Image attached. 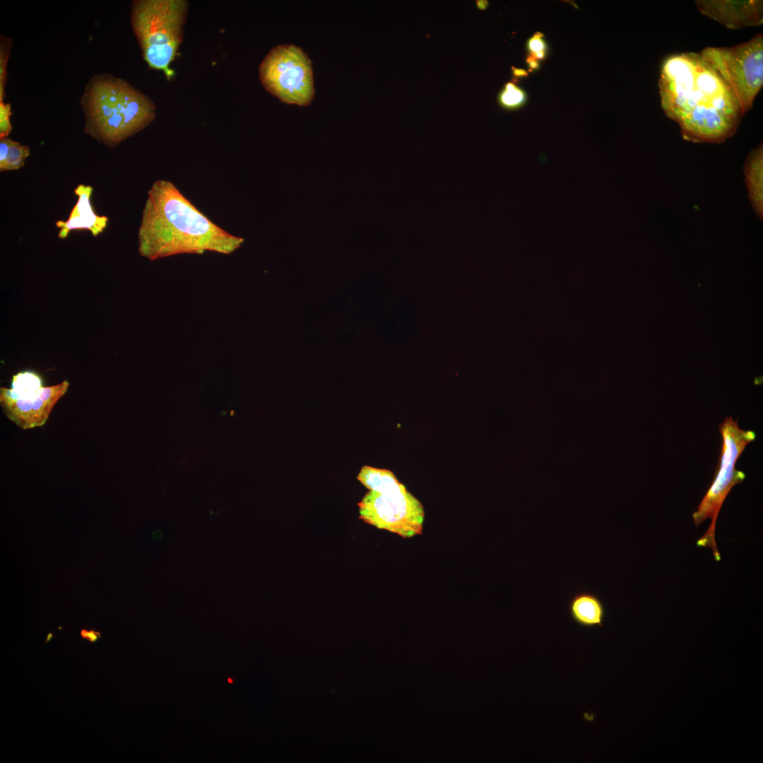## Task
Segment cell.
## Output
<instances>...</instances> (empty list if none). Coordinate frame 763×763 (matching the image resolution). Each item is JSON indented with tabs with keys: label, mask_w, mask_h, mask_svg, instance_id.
<instances>
[{
	"label": "cell",
	"mask_w": 763,
	"mask_h": 763,
	"mask_svg": "<svg viewBox=\"0 0 763 763\" xmlns=\"http://www.w3.org/2000/svg\"><path fill=\"white\" fill-rule=\"evenodd\" d=\"M569 611L574 621L582 627L603 625L604 605L596 595L589 591L574 593L569 600Z\"/></svg>",
	"instance_id": "cell-12"
},
{
	"label": "cell",
	"mask_w": 763,
	"mask_h": 763,
	"mask_svg": "<svg viewBox=\"0 0 763 763\" xmlns=\"http://www.w3.org/2000/svg\"><path fill=\"white\" fill-rule=\"evenodd\" d=\"M661 107L685 140L720 143L745 114L733 92L700 52L667 57L658 81Z\"/></svg>",
	"instance_id": "cell-1"
},
{
	"label": "cell",
	"mask_w": 763,
	"mask_h": 763,
	"mask_svg": "<svg viewBox=\"0 0 763 763\" xmlns=\"http://www.w3.org/2000/svg\"><path fill=\"white\" fill-rule=\"evenodd\" d=\"M700 54L731 88L743 113L748 112L763 85L762 34L731 47H706Z\"/></svg>",
	"instance_id": "cell-6"
},
{
	"label": "cell",
	"mask_w": 763,
	"mask_h": 763,
	"mask_svg": "<svg viewBox=\"0 0 763 763\" xmlns=\"http://www.w3.org/2000/svg\"><path fill=\"white\" fill-rule=\"evenodd\" d=\"M259 78L264 87L280 101L309 105L314 95L312 62L301 47L280 45L261 61Z\"/></svg>",
	"instance_id": "cell-8"
},
{
	"label": "cell",
	"mask_w": 763,
	"mask_h": 763,
	"mask_svg": "<svg viewBox=\"0 0 763 763\" xmlns=\"http://www.w3.org/2000/svg\"><path fill=\"white\" fill-rule=\"evenodd\" d=\"M526 100L525 92L511 82L507 83L499 95L500 105L507 109L519 108Z\"/></svg>",
	"instance_id": "cell-15"
},
{
	"label": "cell",
	"mask_w": 763,
	"mask_h": 763,
	"mask_svg": "<svg viewBox=\"0 0 763 763\" xmlns=\"http://www.w3.org/2000/svg\"><path fill=\"white\" fill-rule=\"evenodd\" d=\"M488 2L487 1H478L477 6L479 9H485L487 6Z\"/></svg>",
	"instance_id": "cell-22"
},
{
	"label": "cell",
	"mask_w": 763,
	"mask_h": 763,
	"mask_svg": "<svg viewBox=\"0 0 763 763\" xmlns=\"http://www.w3.org/2000/svg\"><path fill=\"white\" fill-rule=\"evenodd\" d=\"M189 4L185 0H136L131 9L134 33L143 59L170 79V68L182 42Z\"/></svg>",
	"instance_id": "cell-4"
},
{
	"label": "cell",
	"mask_w": 763,
	"mask_h": 763,
	"mask_svg": "<svg viewBox=\"0 0 763 763\" xmlns=\"http://www.w3.org/2000/svg\"><path fill=\"white\" fill-rule=\"evenodd\" d=\"M69 383L66 380L37 391L11 394L4 387L0 389V403L6 416L19 427L27 430L43 425L56 403L66 394Z\"/></svg>",
	"instance_id": "cell-9"
},
{
	"label": "cell",
	"mask_w": 763,
	"mask_h": 763,
	"mask_svg": "<svg viewBox=\"0 0 763 763\" xmlns=\"http://www.w3.org/2000/svg\"><path fill=\"white\" fill-rule=\"evenodd\" d=\"M695 5L703 15L730 29L757 26L763 22L760 0H698Z\"/></svg>",
	"instance_id": "cell-10"
},
{
	"label": "cell",
	"mask_w": 763,
	"mask_h": 763,
	"mask_svg": "<svg viewBox=\"0 0 763 763\" xmlns=\"http://www.w3.org/2000/svg\"><path fill=\"white\" fill-rule=\"evenodd\" d=\"M543 37V33L537 32L527 42V48L530 55L538 60L543 59L546 55L547 46Z\"/></svg>",
	"instance_id": "cell-16"
},
{
	"label": "cell",
	"mask_w": 763,
	"mask_h": 763,
	"mask_svg": "<svg viewBox=\"0 0 763 763\" xmlns=\"http://www.w3.org/2000/svg\"><path fill=\"white\" fill-rule=\"evenodd\" d=\"M762 143L753 149L747 155L744 164V173L748 196L752 206L757 216L762 219Z\"/></svg>",
	"instance_id": "cell-13"
},
{
	"label": "cell",
	"mask_w": 763,
	"mask_h": 763,
	"mask_svg": "<svg viewBox=\"0 0 763 763\" xmlns=\"http://www.w3.org/2000/svg\"><path fill=\"white\" fill-rule=\"evenodd\" d=\"M512 73L514 77H524L528 76V72L524 69L512 67Z\"/></svg>",
	"instance_id": "cell-21"
},
{
	"label": "cell",
	"mask_w": 763,
	"mask_h": 763,
	"mask_svg": "<svg viewBox=\"0 0 763 763\" xmlns=\"http://www.w3.org/2000/svg\"><path fill=\"white\" fill-rule=\"evenodd\" d=\"M80 634L83 639H86L92 643L96 642L101 637L100 632L94 629L88 630L86 629H82L81 630Z\"/></svg>",
	"instance_id": "cell-19"
},
{
	"label": "cell",
	"mask_w": 763,
	"mask_h": 763,
	"mask_svg": "<svg viewBox=\"0 0 763 763\" xmlns=\"http://www.w3.org/2000/svg\"><path fill=\"white\" fill-rule=\"evenodd\" d=\"M11 115L10 104L0 102V138L7 137L11 131Z\"/></svg>",
	"instance_id": "cell-18"
},
{
	"label": "cell",
	"mask_w": 763,
	"mask_h": 763,
	"mask_svg": "<svg viewBox=\"0 0 763 763\" xmlns=\"http://www.w3.org/2000/svg\"><path fill=\"white\" fill-rule=\"evenodd\" d=\"M81 101L85 132L110 148L143 130L156 114L147 95L110 74L92 77Z\"/></svg>",
	"instance_id": "cell-3"
},
{
	"label": "cell",
	"mask_w": 763,
	"mask_h": 763,
	"mask_svg": "<svg viewBox=\"0 0 763 763\" xmlns=\"http://www.w3.org/2000/svg\"><path fill=\"white\" fill-rule=\"evenodd\" d=\"M243 242L213 223L170 181L156 180L149 189L138 232L142 256L155 260L207 251L230 254Z\"/></svg>",
	"instance_id": "cell-2"
},
{
	"label": "cell",
	"mask_w": 763,
	"mask_h": 763,
	"mask_svg": "<svg viewBox=\"0 0 763 763\" xmlns=\"http://www.w3.org/2000/svg\"><path fill=\"white\" fill-rule=\"evenodd\" d=\"M359 518L404 538L420 534L425 511L420 502L398 479L369 490L358 503Z\"/></svg>",
	"instance_id": "cell-7"
},
{
	"label": "cell",
	"mask_w": 763,
	"mask_h": 763,
	"mask_svg": "<svg viewBox=\"0 0 763 763\" xmlns=\"http://www.w3.org/2000/svg\"><path fill=\"white\" fill-rule=\"evenodd\" d=\"M11 42H1L0 49V102H3L4 97V87L6 83V67L9 55Z\"/></svg>",
	"instance_id": "cell-17"
},
{
	"label": "cell",
	"mask_w": 763,
	"mask_h": 763,
	"mask_svg": "<svg viewBox=\"0 0 763 763\" xmlns=\"http://www.w3.org/2000/svg\"><path fill=\"white\" fill-rule=\"evenodd\" d=\"M93 189L90 185L79 184L74 190L78 201L66 220H58L56 226L59 229L58 237L65 239L71 230H87L96 237L105 229L108 218L97 215L91 206L90 196Z\"/></svg>",
	"instance_id": "cell-11"
},
{
	"label": "cell",
	"mask_w": 763,
	"mask_h": 763,
	"mask_svg": "<svg viewBox=\"0 0 763 763\" xmlns=\"http://www.w3.org/2000/svg\"><path fill=\"white\" fill-rule=\"evenodd\" d=\"M526 63L528 65L530 71L533 70H536L539 68L538 60L531 55H528L526 58Z\"/></svg>",
	"instance_id": "cell-20"
},
{
	"label": "cell",
	"mask_w": 763,
	"mask_h": 763,
	"mask_svg": "<svg viewBox=\"0 0 763 763\" xmlns=\"http://www.w3.org/2000/svg\"><path fill=\"white\" fill-rule=\"evenodd\" d=\"M719 432L723 442L715 475L697 510L692 514L696 526L707 519H711L709 528L697 541V545L710 548L716 561L721 558L715 540L717 517L731 490L745 478V473L737 470L735 463L747 445L756 438L754 431L741 429L732 417L726 418L719 425Z\"/></svg>",
	"instance_id": "cell-5"
},
{
	"label": "cell",
	"mask_w": 763,
	"mask_h": 763,
	"mask_svg": "<svg viewBox=\"0 0 763 763\" xmlns=\"http://www.w3.org/2000/svg\"><path fill=\"white\" fill-rule=\"evenodd\" d=\"M30 155L25 145L6 137L0 138V171L16 170L24 166Z\"/></svg>",
	"instance_id": "cell-14"
}]
</instances>
